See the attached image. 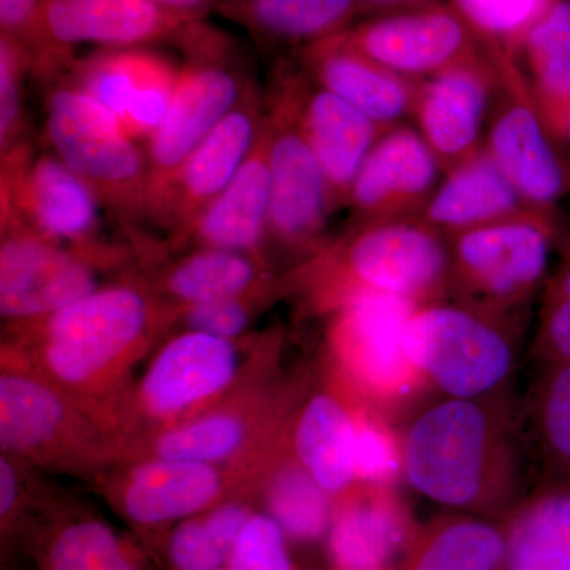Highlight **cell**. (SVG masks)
Returning <instances> with one entry per match:
<instances>
[{"mask_svg":"<svg viewBox=\"0 0 570 570\" xmlns=\"http://www.w3.org/2000/svg\"><path fill=\"white\" fill-rule=\"evenodd\" d=\"M519 419L509 395L428 401L400 438L404 482L445 510L508 519L524 498Z\"/></svg>","mask_w":570,"mask_h":570,"instance_id":"1","label":"cell"},{"mask_svg":"<svg viewBox=\"0 0 570 570\" xmlns=\"http://www.w3.org/2000/svg\"><path fill=\"white\" fill-rule=\"evenodd\" d=\"M291 275V291L328 314L356 295L400 296L417 306L448 299V238L415 217L348 225Z\"/></svg>","mask_w":570,"mask_h":570,"instance_id":"2","label":"cell"},{"mask_svg":"<svg viewBox=\"0 0 570 570\" xmlns=\"http://www.w3.org/2000/svg\"><path fill=\"white\" fill-rule=\"evenodd\" d=\"M43 88L48 148L88 184L129 242L149 245L148 164L140 142L124 132L69 75Z\"/></svg>","mask_w":570,"mask_h":570,"instance_id":"3","label":"cell"},{"mask_svg":"<svg viewBox=\"0 0 570 570\" xmlns=\"http://www.w3.org/2000/svg\"><path fill=\"white\" fill-rule=\"evenodd\" d=\"M562 220L531 209L448 236V299L524 326L549 279Z\"/></svg>","mask_w":570,"mask_h":570,"instance_id":"4","label":"cell"},{"mask_svg":"<svg viewBox=\"0 0 570 570\" xmlns=\"http://www.w3.org/2000/svg\"><path fill=\"white\" fill-rule=\"evenodd\" d=\"M524 326L442 299L409 318L404 348L426 385L450 397L509 395Z\"/></svg>","mask_w":570,"mask_h":570,"instance_id":"5","label":"cell"},{"mask_svg":"<svg viewBox=\"0 0 570 570\" xmlns=\"http://www.w3.org/2000/svg\"><path fill=\"white\" fill-rule=\"evenodd\" d=\"M265 99L272 176L265 257L268 261L269 250H275L298 268L332 242L328 225L336 212L324 171L299 124L294 67L276 70Z\"/></svg>","mask_w":570,"mask_h":570,"instance_id":"6","label":"cell"},{"mask_svg":"<svg viewBox=\"0 0 570 570\" xmlns=\"http://www.w3.org/2000/svg\"><path fill=\"white\" fill-rule=\"evenodd\" d=\"M170 314V307L160 306L140 285L111 284L28 324L48 374L82 387L134 354L153 325Z\"/></svg>","mask_w":570,"mask_h":570,"instance_id":"7","label":"cell"},{"mask_svg":"<svg viewBox=\"0 0 570 570\" xmlns=\"http://www.w3.org/2000/svg\"><path fill=\"white\" fill-rule=\"evenodd\" d=\"M255 82L220 41L193 39L167 116L142 145L148 164V214L156 228L179 168Z\"/></svg>","mask_w":570,"mask_h":570,"instance_id":"8","label":"cell"},{"mask_svg":"<svg viewBox=\"0 0 570 570\" xmlns=\"http://www.w3.org/2000/svg\"><path fill=\"white\" fill-rule=\"evenodd\" d=\"M0 216H13L37 234L100 266L119 257L105 242L99 198L50 148L32 140L0 157Z\"/></svg>","mask_w":570,"mask_h":570,"instance_id":"9","label":"cell"},{"mask_svg":"<svg viewBox=\"0 0 570 570\" xmlns=\"http://www.w3.org/2000/svg\"><path fill=\"white\" fill-rule=\"evenodd\" d=\"M499 82L483 148L531 208L560 214L570 194V164L535 107L515 56L497 58Z\"/></svg>","mask_w":570,"mask_h":570,"instance_id":"10","label":"cell"},{"mask_svg":"<svg viewBox=\"0 0 570 570\" xmlns=\"http://www.w3.org/2000/svg\"><path fill=\"white\" fill-rule=\"evenodd\" d=\"M335 37L351 50L414 81L494 59L485 41L450 2L376 14Z\"/></svg>","mask_w":570,"mask_h":570,"instance_id":"11","label":"cell"},{"mask_svg":"<svg viewBox=\"0 0 570 570\" xmlns=\"http://www.w3.org/2000/svg\"><path fill=\"white\" fill-rule=\"evenodd\" d=\"M417 307L400 296L363 294L328 313L333 348L348 376L384 406H401L426 387L404 348L409 318Z\"/></svg>","mask_w":570,"mask_h":570,"instance_id":"12","label":"cell"},{"mask_svg":"<svg viewBox=\"0 0 570 570\" xmlns=\"http://www.w3.org/2000/svg\"><path fill=\"white\" fill-rule=\"evenodd\" d=\"M2 217L0 314L39 321L100 288V265L45 238L13 216Z\"/></svg>","mask_w":570,"mask_h":570,"instance_id":"13","label":"cell"},{"mask_svg":"<svg viewBox=\"0 0 570 570\" xmlns=\"http://www.w3.org/2000/svg\"><path fill=\"white\" fill-rule=\"evenodd\" d=\"M442 176L438 157L415 126L389 127L352 184L346 205L351 225L417 217Z\"/></svg>","mask_w":570,"mask_h":570,"instance_id":"14","label":"cell"},{"mask_svg":"<svg viewBox=\"0 0 570 570\" xmlns=\"http://www.w3.org/2000/svg\"><path fill=\"white\" fill-rule=\"evenodd\" d=\"M498 82L497 58L419 81L411 119L444 174L483 149Z\"/></svg>","mask_w":570,"mask_h":570,"instance_id":"15","label":"cell"},{"mask_svg":"<svg viewBox=\"0 0 570 570\" xmlns=\"http://www.w3.org/2000/svg\"><path fill=\"white\" fill-rule=\"evenodd\" d=\"M265 112V89L255 81L234 110L214 127L179 168L165 197L156 228L167 232L170 238L223 193L257 140Z\"/></svg>","mask_w":570,"mask_h":570,"instance_id":"16","label":"cell"},{"mask_svg":"<svg viewBox=\"0 0 570 570\" xmlns=\"http://www.w3.org/2000/svg\"><path fill=\"white\" fill-rule=\"evenodd\" d=\"M178 73L164 56L135 48L100 52L67 71L141 146L164 122Z\"/></svg>","mask_w":570,"mask_h":570,"instance_id":"17","label":"cell"},{"mask_svg":"<svg viewBox=\"0 0 570 570\" xmlns=\"http://www.w3.org/2000/svg\"><path fill=\"white\" fill-rule=\"evenodd\" d=\"M417 530L395 487L356 482L335 505L326 553L335 570H400Z\"/></svg>","mask_w":570,"mask_h":570,"instance_id":"18","label":"cell"},{"mask_svg":"<svg viewBox=\"0 0 570 570\" xmlns=\"http://www.w3.org/2000/svg\"><path fill=\"white\" fill-rule=\"evenodd\" d=\"M234 341L193 330L168 341L140 384L146 412L156 419L179 417L230 387L242 370Z\"/></svg>","mask_w":570,"mask_h":570,"instance_id":"19","label":"cell"},{"mask_svg":"<svg viewBox=\"0 0 570 570\" xmlns=\"http://www.w3.org/2000/svg\"><path fill=\"white\" fill-rule=\"evenodd\" d=\"M269 186V134L265 112L264 127L232 181L193 223L168 238L170 245L184 250L198 247L239 250L266 261Z\"/></svg>","mask_w":570,"mask_h":570,"instance_id":"20","label":"cell"},{"mask_svg":"<svg viewBox=\"0 0 570 570\" xmlns=\"http://www.w3.org/2000/svg\"><path fill=\"white\" fill-rule=\"evenodd\" d=\"M296 108L306 140L328 184L335 212L348 194L374 142L385 129L294 67Z\"/></svg>","mask_w":570,"mask_h":570,"instance_id":"21","label":"cell"},{"mask_svg":"<svg viewBox=\"0 0 570 570\" xmlns=\"http://www.w3.org/2000/svg\"><path fill=\"white\" fill-rule=\"evenodd\" d=\"M184 17L163 9L153 0H45L40 2L39 40L55 47L100 43L130 47L174 31Z\"/></svg>","mask_w":570,"mask_h":570,"instance_id":"22","label":"cell"},{"mask_svg":"<svg viewBox=\"0 0 570 570\" xmlns=\"http://www.w3.org/2000/svg\"><path fill=\"white\" fill-rule=\"evenodd\" d=\"M298 67L382 129L411 119L419 81L379 66L336 37L303 50Z\"/></svg>","mask_w":570,"mask_h":570,"instance_id":"23","label":"cell"},{"mask_svg":"<svg viewBox=\"0 0 570 570\" xmlns=\"http://www.w3.org/2000/svg\"><path fill=\"white\" fill-rule=\"evenodd\" d=\"M487 149L442 176L415 219L442 236L460 234L531 212Z\"/></svg>","mask_w":570,"mask_h":570,"instance_id":"24","label":"cell"},{"mask_svg":"<svg viewBox=\"0 0 570 570\" xmlns=\"http://www.w3.org/2000/svg\"><path fill=\"white\" fill-rule=\"evenodd\" d=\"M213 464L154 459L134 469L121 493L124 515L140 527H160L200 515L220 497Z\"/></svg>","mask_w":570,"mask_h":570,"instance_id":"25","label":"cell"},{"mask_svg":"<svg viewBox=\"0 0 570 570\" xmlns=\"http://www.w3.org/2000/svg\"><path fill=\"white\" fill-rule=\"evenodd\" d=\"M517 59L543 122L561 145H568L570 0H551L521 41Z\"/></svg>","mask_w":570,"mask_h":570,"instance_id":"26","label":"cell"},{"mask_svg":"<svg viewBox=\"0 0 570 570\" xmlns=\"http://www.w3.org/2000/svg\"><path fill=\"white\" fill-rule=\"evenodd\" d=\"M504 520L472 513H441L419 527L400 570H504Z\"/></svg>","mask_w":570,"mask_h":570,"instance_id":"27","label":"cell"},{"mask_svg":"<svg viewBox=\"0 0 570 570\" xmlns=\"http://www.w3.org/2000/svg\"><path fill=\"white\" fill-rule=\"evenodd\" d=\"M186 253V250H184ZM157 276L154 292L176 306L197 305L253 294L279 283L268 262L239 250L198 247L187 250Z\"/></svg>","mask_w":570,"mask_h":570,"instance_id":"28","label":"cell"},{"mask_svg":"<svg viewBox=\"0 0 570 570\" xmlns=\"http://www.w3.org/2000/svg\"><path fill=\"white\" fill-rule=\"evenodd\" d=\"M504 523V570H570V479L538 483Z\"/></svg>","mask_w":570,"mask_h":570,"instance_id":"29","label":"cell"},{"mask_svg":"<svg viewBox=\"0 0 570 570\" xmlns=\"http://www.w3.org/2000/svg\"><path fill=\"white\" fill-rule=\"evenodd\" d=\"M355 415L332 392H317L299 411L296 460L333 499L355 485Z\"/></svg>","mask_w":570,"mask_h":570,"instance_id":"30","label":"cell"},{"mask_svg":"<svg viewBox=\"0 0 570 570\" xmlns=\"http://www.w3.org/2000/svg\"><path fill=\"white\" fill-rule=\"evenodd\" d=\"M67 406L43 381L21 373L0 377V445L9 455L41 452L61 436Z\"/></svg>","mask_w":570,"mask_h":570,"instance_id":"31","label":"cell"},{"mask_svg":"<svg viewBox=\"0 0 570 570\" xmlns=\"http://www.w3.org/2000/svg\"><path fill=\"white\" fill-rule=\"evenodd\" d=\"M527 430L539 483L570 479V363L540 367L527 404Z\"/></svg>","mask_w":570,"mask_h":570,"instance_id":"32","label":"cell"},{"mask_svg":"<svg viewBox=\"0 0 570 570\" xmlns=\"http://www.w3.org/2000/svg\"><path fill=\"white\" fill-rule=\"evenodd\" d=\"M362 10L360 0H239L238 6L247 24L265 39L306 48L346 31Z\"/></svg>","mask_w":570,"mask_h":570,"instance_id":"33","label":"cell"},{"mask_svg":"<svg viewBox=\"0 0 570 570\" xmlns=\"http://www.w3.org/2000/svg\"><path fill=\"white\" fill-rule=\"evenodd\" d=\"M268 515L295 542L311 543L326 538L335 502L298 460L287 461L273 472L265 493Z\"/></svg>","mask_w":570,"mask_h":570,"instance_id":"34","label":"cell"},{"mask_svg":"<svg viewBox=\"0 0 570 570\" xmlns=\"http://www.w3.org/2000/svg\"><path fill=\"white\" fill-rule=\"evenodd\" d=\"M253 510L238 502L216 505L183 520L168 540L174 570H225L239 532Z\"/></svg>","mask_w":570,"mask_h":570,"instance_id":"35","label":"cell"},{"mask_svg":"<svg viewBox=\"0 0 570 570\" xmlns=\"http://www.w3.org/2000/svg\"><path fill=\"white\" fill-rule=\"evenodd\" d=\"M45 564L47 570H141L126 542L96 519L63 524L48 546Z\"/></svg>","mask_w":570,"mask_h":570,"instance_id":"36","label":"cell"},{"mask_svg":"<svg viewBox=\"0 0 570 570\" xmlns=\"http://www.w3.org/2000/svg\"><path fill=\"white\" fill-rule=\"evenodd\" d=\"M539 303L531 358L539 367L570 363V225L566 219Z\"/></svg>","mask_w":570,"mask_h":570,"instance_id":"37","label":"cell"},{"mask_svg":"<svg viewBox=\"0 0 570 570\" xmlns=\"http://www.w3.org/2000/svg\"><path fill=\"white\" fill-rule=\"evenodd\" d=\"M247 438L246 423L232 412H214L165 431L154 442L156 459L216 464L230 459Z\"/></svg>","mask_w":570,"mask_h":570,"instance_id":"38","label":"cell"},{"mask_svg":"<svg viewBox=\"0 0 570 570\" xmlns=\"http://www.w3.org/2000/svg\"><path fill=\"white\" fill-rule=\"evenodd\" d=\"M493 55H519L521 41L551 0H450Z\"/></svg>","mask_w":570,"mask_h":570,"instance_id":"39","label":"cell"},{"mask_svg":"<svg viewBox=\"0 0 570 570\" xmlns=\"http://www.w3.org/2000/svg\"><path fill=\"white\" fill-rule=\"evenodd\" d=\"M291 291L288 276L283 281L253 294L217 302L197 303V305L175 306L174 316L181 318L184 325L193 332L206 333L224 340H235L246 332L254 321L258 307L268 303L277 292Z\"/></svg>","mask_w":570,"mask_h":570,"instance_id":"40","label":"cell"},{"mask_svg":"<svg viewBox=\"0 0 570 570\" xmlns=\"http://www.w3.org/2000/svg\"><path fill=\"white\" fill-rule=\"evenodd\" d=\"M26 75H33L28 52L2 37V43H0V157L32 140L29 137L28 111H26Z\"/></svg>","mask_w":570,"mask_h":570,"instance_id":"41","label":"cell"},{"mask_svg":"<svg viewBox=\"0 0 570 570\" xmlns=\"http://www.w3.org/2000/svg\"><path fill=\"white\" fill-rule=\"evenodd\" d=\"M354 464L356 482L395 487L403 479L400 439L381 420L355 415Z\"/></svg>","mask_w":570,"mask_h":570,"instance_id":"42","label":"cell"},{"mask_svg":"<svg viewBox=\"0 0 570 570\" xmlns=\"http://www.w3.org/2000/svg\"><path fill=\"white\" fill-rule=\"evenodd\" d=\"M287 539L272 515L253 512L236 539L225 570H295Z\"/></svg>","mask_w":570,"mask_h":570,"instance_id":"43","label":"cell"},{"mask_svg":"<svg viewBox=\"0 0 570 570\" xmlns=\"http://www.w3.org/2000/svg\"><path fill=\"white\" fill-rule=\"evenodd\" d=\"M39 0H0L3 37L21 48L29 32L39 39Z\"/></svg>","mask_w":570,"mask_h":570,"instance_id":"44","label":"cell"},{"mask_svg":"<svg viewBox=\"0 0 570 570\" xmlns=\"http://www.w3.org/2000/svg\"><path fill=\"white\" fill-rule=\"evenodd\" d=\"M20 499V480L6 455L0 459V517L9 519Z\"/></svg>","mask_w":570,"mask_h":570,"instance_id":"45","label":"cell"},{"mask_svg":"<svg viewBox=\"0 0 570 570\" xmlns=\"http://www.w3.org/2000/svg\"><path fill=\"white\" fill-rule=\"evenodd\" d=\"M360 2L365 10L374 11L377 14H389L436 6L442 0H360Z\"/></svg>","mask_w":570,"mask_h":570,"instance_id":"46","label":"cell"},{"mask_svg":"<svg viewBox=\"0 0 570 570\" xmlns=\"http://www.w3.org/2000/svg\"><path fill=\"white\" fill-rule=\"evenodd\" d=\"M153 2L171 13L186 18L187 14L197 13L198 10L204 9L206 3L212 0H153Z\"/></svg>","mask_w":570,"mask_h":570,"instance_id":"47","label":"cell"},{"mask_svg":"<svg viewBox=\"0 0 570 570\" xmlns=\"http://www.w3.org/2000/svg\"><path fill=\"white\" fill-rule=\"evenodd\" d=\"M568 145H570V121H569Z\"/></svg>","mask_w":570,"mask_h":570,"instance_id":"48","label":"cell"}]
</instances>
